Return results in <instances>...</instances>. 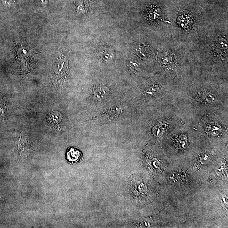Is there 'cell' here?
I'll return each mask as SVG.
<instances>
[{
	"label": "cell",
	"mask_w": 228,
	"mask_h": 228,
	"mask_svg": "<svg viewBox=\"0 0 228 228\" xmlns=\"http://www.w3.org/2000/svg\"><path fill=\"white\" fill-rule=\"evenodd\" d=\"M109 93V90L107 87H98L93 91V96L95 100L99 101H104L108 97Z\"/></svg>",
	"instance_id": "cell-1"
},
{
	"label": "cell",
	"mask_w": 228,
	"mask_h": 228,
	"mask_svg": "<svg viewBox=\"0 0 228 228\" xmlns=\"http://www.w3.org/2000/svg\"><path fill=\"white\" fill-rule=\"evenodd\" d=\"M68 159L72 163H77L83 159L80 152L75 148H71L67 153Z\"/></svg>",
	"instance_id": "cell-2"
},
{
	"label": "cell",
	"mask_w": 228,
	"mask_h": 228,
	"mask_svg": "<svg viewBox=\"0 0 228 228\" xmlns=\"http://www.w3.org/2000/svg\"><path fill=\"white\" fill-rule=\"evenodd\" d=\"M127 66L129 67L130 68L131 70L133 71H135L136 70V68L137 67V64L135 62H132V61H130L127 63Z\"/></svg>",
	"instance_id": "cell-3"
}]
</instances>
